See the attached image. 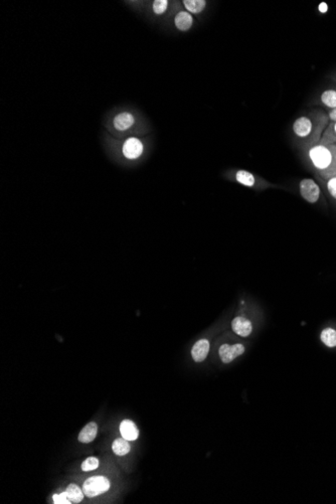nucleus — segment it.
Listing matches in <instances>:
<instances>
[{
  "label": "nucleus",
  "instance_id": "9b49d317",
  "mask_svg": "<svg viewBox=\"0 0 336 504\" xmlns=\"http://www.w3.org/2000/svg\"><path fill=\"white\" fill-rule=\"evenodd\" d=\"M235 180L236 183L247 187H255L257 185L256 176L248 170H237L235 172Z\"/></svg>",
  "mask_w": 336,
  "mask_h": 504
},
{
  "label": "nucleus",
  "instance_id": "ddd939ff",
  "mask_svg": "<svg viewBox=\"0 0 336 504\" xmlns=\"http://www.w3.org/2000/svg\"><path fill=\"white\" fill-rule=\"evenodd\" d=\"M134 117L131 114L127 113V112H125V113H121L115 117L114 126L117 130L124 131L129 129L134 124Z\"/></svg>",
  "mask_w": 336,
  "mask_h": 504
},
{
  "label": "nucleus",
  "instance_id": "20e7f679",
  "mask_svg": "<svg viewBox=\"0 0 336 504\" xmlns=\"http://www.w3.org/2000/svg\"><path fill=\"white\" fill-rule=\"evenodd\" d=\"M245 353V346L242 343H235L233 345L222 344L218 349V354L223 363L232 362L236 357H239Z\"/></svg>",
  "mask_w": 336,
  "mask_h": 504
},
{
  "label": "nucleus",
  "instance_id": "4be33fe9",
  "mask_svg": "<svg viewBox=\"0 0 336 504\" xmlns=\"http://www.w3.org/2000/svg\"><path fill=\"white\" fill-rule=\"evenodd\" d=\"M326 187H327V190L330 193L331 197L334 200H336V176H334V177L330 178L329 180H327Z\"/></svg>",
  "mask_w": 336,
  "mask_h": 504
},
{
  "label": "nucleus",
  "instance_id": "aec40b11",
  "mask_svg": "<svg viewBox=\"0 0 336 504\" xmlns=\"http://www.w3.org/2000/svg\"><path fill=\"white\" fill-rule=\"evenodd\" d=\"M168 7V1L167 0H155V1L153 2V11L156 13V15H162V13H164L166 11Z\"/></svg>",
  "mask_w": 336,
  "mask_h": 504
},
{
  "label": "nucleus",
  "instance_id": "f8f14e48",
  "mask_svg": "<svg viewBox=\"0 0 336 504\" xmlns=\"http://www.w3.org/2000/svg\"><path fill=\"white\" fill-rule=\"evenodd\" d=\"M97 432H98L97 424L94 422H91L87 426L84 427V429L80 433L78 439L81 443H85V444L90 443L95 440V438L97 436Z\"/></svg>",
  "mask_w": 336,
  "mask_h": 504
},
{
  "label": "nucleus",
  "instance_id": "6e6552de",
  "mask_svg": "<svg viewBox=\"0 0 336 504\" xmlns=\"http://www.w3.org/2000/svg\"><path fill=\"white\" fill-rule=\"evenodd\" d=\"M209 353V341L207 339H201L195 342L191 349V356L194 361H203Z\"/></svg>",
  "mask_w": 336,
  "mask_h": 504
},
{
  "label": "nucleus",
  "instance_id": "423d86ee",
  "mask_svg": "<svg viewBox=\"0 0 336 504\" xmlns=\"http://www.w3.org/2000/svg\"><path fill=\"white\" fill-rule=\"evenodd\" d=\"M313 129V123L310 118L302 116L293 123V132L299 138H306L309 136Z\"/></svg>",
  "mask_w": 336,
  "mask_h": 504
},
{
  "label": "nucleus",
  "instance_id": "dca6fc26",
  "mask_svg": "<svg viewBox=\"0 0 336 504\" xmlns=\"http://www.w3.org/2000/svg\"><path fill=\"white\" fill-rule=\"evenodd\" d=\"M112 449H113L116 455L124 456L130 452V445L128 443V440H126L124 438H118L113 442Z\"/></svg>",
  "mask_w": 336,
  "mask_h": 504
},
{
  "label": "nucleus",
  "instance_id": "4468645a",
  "mask_svg": "<svg viewBox=\"0 0 336 504\" xmlns=\"http://www.w3.org/2000/svg\"><path fill=\"white\" fill-rule=\"evenodd\" d=\"M320 339L327 347H336V330L331 327L323 329L320 334Z\"/></svg>",
  "mask_w": 336,
  "mask_h": 504
},
{
  "label": "nucleus",
  "instance_id": "f3484780",
  "mask_svg": "<svg viewBox=\"0 0 336 504\" xmlns=\"http://www.w3.org/2000/svg\"><path fill=\"white\" fill-rule=\"evenodd\" d=\"M321 102L330 109H336V90H326L321 95Z\"/></svg>",
  "mask_w": 336,
  "mask_h": 504
},
{
  "label": "nucleus",
  "instance_id": "2eb2a0df",
  "mask_svg": "<svg viewBox=\"0 0 336 504\" xmlns=\"http://www.w3.org/2000/svg\"><path fill=\"white\" fill-rule=\"evenodd\" d=\"M66 492H67L68 499L71 500L72 503L81 502L84 498V495H85L83 490L76 484H69L66 489Z\"/></svg>",
  "mask_w": 336,
  "mask_h": 504
},
{
  "label": "nucleus",
  "instance_id": "1a4fd4ad",
  "mask_svg": "<svg viewBox=\"0 0 336 504\" xmlns=\"http://www.w3.org/2000/svg\"><path fill=\"white\" fill-rule=\"evenodd\" d=\"M120 432L122 437L128 441H135L139 436V431L136 425L130 420H124L121 423Z\"/></svg>",
  "mask_w": 336,
  "mask_h": 504
},
{
  "label": "nucleus",
  "instance_id": "b1692460",
  "mask_svg": "<svg viewBox=\"0 0 336 504\" xmlns=\"http://www.w3.org/2000/svg\"><path fill=\"white\" fill-rule=\"evenodd\" d=\"M329 116H330V118H331L332 120H334V121L336 122V109H333V110L330 112Z\"/></svg>",
  "mask_w": 336,
  "mask_h": 504
},
{
  "label": "nucleus",
  "instance_id": "f03ea898",
  "mask_svg": "<svg viewBox=\"0 0 336 504\" xmlns=\"http://www.w3.org/2000/svg\"><path fill=\"white\" fill-rule=\"evenodd\" d=\"M110 489V482L103 476H94L87 479L83 485V491L87 497H95L107 492Z\"/></svg>",
  "mask_w": 336,
  "mask_h": 504
},
{
  "label": "nucleus",
  "instance_id": "5701e85b",
  "mask_svg": "<svg viewBox=\"0 0 336 504\" xmlns=\"http://www.w3.org/2000/svg\"><path fill=\"white\" fill-rule=\"evenodd\" d=\"M318 9H319L320 12L325 13V12L328 10V5H327L325 2H322V3H320V5L318 6Z\"/></svg>",
  "mask_w": 336,
  "mask_h": 504
},
{
  "label": "nucleus",
  "instance_id": "0eeeda50",
  "mask_svg": "<svg viewBox=\"0 0 336 504\" xmlns=\"http://www.w3.org/2000/svg\"><path fill=\"white\" fill-rule=\"evenodd\" d=\"M232 328L235 334L242 337H248L253 331V324L247 317L237 316L232 322Z\"/></svg>",
  "mask_w": 336,
  "mask_h": 504
},
{
  "label": "nucleus",
  "instance_id": "393cba45",
  "mask_svg": "<svg viewBox=\"0 0 336 504\" xmlns=\"http://www.w3.org/2000/svg\"><path fill=\"white\" fill-rule=\"evenodd\" d=\"M333 131H334V134L336 135V122H335L334 125H333Z\"/></svg>",
  "mask_w": 336,
  "mask_h": 504
},
{
  "label": "nucleus",
  "instance_id": "6ab92c4d",
  "mask_svg": "<svg viewBox=\"0 0 336 504\" xmlns=\"http://www.w3.org/2000/svg\"><path fill=\"white\" fill-rule=\"evenodd\" d=\"M99 467V460L96 457H89L82 463V470L83 471H92Z\"/></svg>",
  "mask_w": 336,
  "mask_h": 504
},
{
  "label": "nucleus",
  "instance_id": "f257e3e1",
  "mask_svg": "<svg viewBox=\"0 0 336 504\" xmlns=\"http://www.w3.org/2000/svg\"><path fill=\"white\" fill-rule=\"evenodd\" d=\"M308 156L320 176L326 181L336 176V144L320 143L310 147Z\"/></svg>",
  "mask_w": 336,
  "mask_h": 504
},
{
  "label": "nucleus",
  "instance_id": "39448f33",
  "mask_svg": "<svg viewBox=\"0 0 336 504\" xmlns=\"http://www.w3.org/2000/svg\"><path fill=\"white\" fill-rule=\"evenodd\" d=\"M143 152V144L136 138H129L123 145V154L126 158L135 159Z\"/></svg>",
  "mask_w": 336,
  "mask_h": 504
},
{
  "label": "nucleus",
  "instance_id": "7ed1b4c3",
  "mask_svg": "<svg viewBox=\"0 0 336 504\" xmlns=\"http://www.w3.org/2000/svg\"><path fill=\"white\" fill-rule=\"evenodd\" d=\"M299 191L302 199L309 203H316L320 199V187L311 178H304L300 181Z\"/></svg>",
  "mask_w": 336,
  "mask_h": 504
},
{
  "label": "nucleus",
  "instance_id": "9d476101",
  "mask_svg": "<svg viewBox=\"0 0 336 504\" xmlns=\"http://www.w3.org/2000/svg\"><path fill=\"white\" fill-rule=\"evenodd\" d=\"M174 23L179 31L186 32L192 26L193 18L189 12L180 11L177 13L174 18Z\"/></svg>",
  "mask_w": 336,
  "mask_h": 504
},
{
  "label": "nucleus",
  "instance_id": "412c9836",
  "mask_svg": "<svg viewBox=\"0 0 336 504\" xmlns=\"http://www.w3.org/2000/svg\"><path fill=\"white\" fill-rule=\"evenodd\" d=\"M52 499H53V503H55V504H71L72 503L71 500L68 499L66 491L61 494H54Z\"/></svg>",
  "mask_w": 336,
  "mask_h": 504
},
{
  "label": "nucleus",
  "instance_id": "a211bd4d",
  "mask_svg": "<svg viewBox=\"0 0 336 504\" xmlns=\"http://www.w3.org/2000/svg\"><path fill=\"white\" fill-rule=\"evenodd\" d=\"M184 4L189 12L200 13L204 9L206 2L204 0H185Z\"/></svg>",
  "mask_w": 336,
  "mask_h": 504
}]
</instances>
